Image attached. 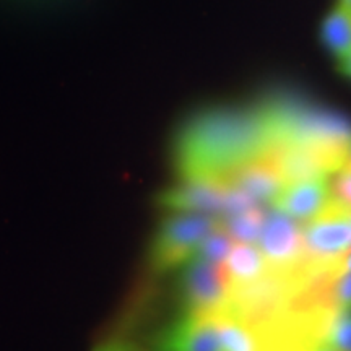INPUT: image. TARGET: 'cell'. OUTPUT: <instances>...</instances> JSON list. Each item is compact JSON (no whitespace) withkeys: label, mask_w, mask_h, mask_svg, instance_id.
<instances>
[{"label":"cell","mask_w":351,"mask_h":351,"mask_svg":"<svg viewBox=\"0 0 351 351\" xmlns=\"http://www.w3.org/2000/svg\"><path fill=\"white\" fill-rule=\"evenodd\" d=\"M306 254L315 267L327 269L351 249V207L339 199L302 226Z\"/></svg>","instance_id":"cell-5"},{"label":"cell","mask_w":351,"mask_h":351,"mask_svg":"<svg viewBox=\"0 0 351 351\" xmlns=\"http://www.w3.org/2000/svg\"><path fill=\"white\" fill-rule=\"evenodd\" d=\"M333 199L330 178H311L285 184L270 207L306 223L322 213Z\"/></svg>","instance_id":"cell-8"},{"label":"cell","mask_w":351,"mask_h":351,"mask_svg":"<svg viewBox=\"0 0 351 351\" xmlns=\"http://www.w3.org/2000/svg\"><path fill=\"white\" fill-rule=\"evenodd\" d=\"M234 244L236 241L231 238L230 232L219 225L210 232L207 238L202 241L194 257L204 258V261L213 263H225Z\"/></svg>","instance_id":"cell-13"},{"label":"cell","mask_w":351,"mask_h":351,"mask_svg":"<svg viewBox=\"0 0 351 351\" xmlns=\"http://www.w3.org/2000/svg\"><path fill=\"white\" fill-rule=\"evenodd\" d=\"M340 70L345 73V75L351 77V54L340 59Z\"/></svg>","instance_id":"cell-17"},{"label":"cell","mask_w":351,"mask_h":351,"mask_svg":"<svg viewBox=\"0 0 351 351\" xmlns=\"http://www.w3.org/2000/svg\"><path fill=\"white\" fill-rule=\"evenodd\" d=\"M271 152L267 156L258 158L252 163L244 165L243 168L234 171L223 181L221 186L244 192L258 205H270L285 186Z\"/></svg>","instance_id":"cell-9"},{"label":"cell","mask_w":351,"mask_h":351,"mask_svg":"<svg viewBox=\"0 0 351 351\" xmlns=\"http://www.w3.org/2000/svg\"><path fill=\"white\" fill-rule=\"evenodd\" d=\"M219 226V217L194 212H169L150 245V265L158 274L179 269L194 258L202 241Z\"/></svg>","instance_id":"cell-2"},{"label":"cell","mask_w":351,"mask_h":351,"mask_svg":"<svg viewBox=\"0 0 351 351\" xmlns=\"http://www.w3.org/2000/svg\"><path fill=\"white\" fill-rule=\"evenodd\" d=\"M98 351H130L127 346H122V345H104L101 346Z\"/></svg>","instance_id":"cell-18"},{"label":"cell","mask_w":351,"mask_h":351,"mask_svg":"<svg viewBox=\"0 0 351 351\" xmlns=\"http://www.w3.org/2000/svg\"><path fill=\"white\" fill-rule=\"evenodd\" d=\"M341 3H343V5H346V7H350V8H351V0H341Z\"/></svg>","instance_id":"cell-21"},{"label":"cell","mask_w":351,"mask_h":351,"mask_svg":"<svg viewBox=\"0 0 351 351\" xmlns=\"http://www.w3.org/2000/svg\"><path fill=\"white\" fill-rule=\"evenodd\" d=\"M265 215L267 212L263 210V205H256L244 212L219 217V225L230 232L236 243L256 244L261 236L263 221H265Z\"/></svg>","instance_id":"cell-12"},{"label":"cell","mask_w":351,"mask_h":351,"mask_svg":"<svg viewBox=\"0 0 351 351\" xmlns=\"http://www.w3.org/2000/svg\"><path fill=\"white\" fill-rule=\"evenodd\" d=\"M324 340L337 351H351V311L335 313L328 319Z\"/></svg>","instance_id":"cell-14"},{"label":"cell","mask_w":351,"mask_h":351,"mask_svg":"<svg viewBox=\"0 0 351 351\" xmlns=\"http://www.w3.org/2000/svg\"><path fill=\"white\" fill-rule=\"evenodd\" d=\"M322 39L339 59L351 54V8L341 3L322 25Z\"/></svg>","instance_id":"cell-11"},{"label":"cell","mask_w":351,"mask_h":351,"mask_svg":"<svg viewBox=\"0 0 351 351\" xmlns=\"http://www.w3.org/2000/svg\"><path fill=\"white\" fill-rule=\"evenodd\" d=\"M230 189L210 181H181L158 197L166 212H194L225 217L230 210Z\"/></svg>","instance_id":"cell-7"},{"label":"cell","mask_w":351,"mask_h":351,"mask_svg":"<svg viewBox=\"0 0 351 351\" xmlns=\"http://www.w3.org/2000/svg\"><path fill=\"white\" fill-rule=\"evenodd\" d=\"M330 187L335 199L351 207V171L341 169L333 174L330 179Z\"/></svg>","instance_id":"cell-15"},{"label":"cell","mask_w":351,"mask_h":351,"mask_svg":"<svg viewBox=\"0 0 351 351\" xmlns=\"http://www.w3.org/2000/svg\"><path fill=\"white\" fill-rule=\"evenodd\" d=\"M278 138L265 103L212 108L189 119L174 143L181 181H223L244 165L267 156Z\"/></svg>","instance_id":"cell-1"},{"label":"cell","mask_w":351,"mask_h":351,"mask_svg":"<svg viewBox=\"0 0 351 351\" xmlns=\"http://www.w3.org/2000/svg\"><path fill=\"white\" fill-rule=\"evenodd\" d=\"M343 169L351 171V143H350V148H348V155H346V161H345V168Z\"/></svg>","instance_id":"cell-20"},{"label":"cell","mask_w":351,"mask_h":351,"mask_svg":"<svg viewBox=\"0 0 351 351\" xmlns=\"http://www.w3.org/2000/svg\"><path fill=\"white\" fill-rule=\"evenodd\" d=\"M313 351H337V350H335V348H332V346L328 345L326 340H320L319 343L314 346Z\"/></svg>","instance_id":"cell-19"},{"label":"cell","mask_w":351,"mask_h":351,"mask_svg":"<svg viewBox=\"0 0 351 351\" xmlns=\"http://www.w3.org/2000/svg\"><path fill=\"white\" fill-rule=\"evenodd\" d=\"M153 351H219L217 314L184 311L156 333Z\"/></svg>","instance_id":"cell-6"},{"label":"cell","mask_w":351,"mask_h":351,"mask_svg":"<svg viewBox=\"0 0 351 351\" xmlns=\"http://www.w3.org/2000/svg\"><path fill=\"white\" fill-rule=\"evenodd\" d=\"M256 244L270 269L280 274L311 278L320 270L307 257L301 223L280 210L267 212Z\"/></svg>","instance_id":"cell-3"},{"label":"cell","mask_w":351,"mask_h":351,"mask_svg":"<svg viewBox=\"0 0 351 351\" xmlns=\"http://www.w3.org/2000/svg\"><path fill=\"white\" fill-rule=\"evenodd\" d=\"M332 269L335 271H351V249L348 252H345L343 256L339 257L335 261V263L332 265Z\"/></svg>","instance_id":"cell-16"},{"label":"cell","mask_w":351,"mask_h":351,"mask_svg":"<svg viewBox=\"0 0 351 351\" xmlns=\"http://www.w3.org/2000/svg\"><path fill=\"white\" fill-rule=\"evenodd\" d=\"M223 265L230 276V285L256 282L270 270L257 244L249 243H236Z\"/></svg>","instance_id":"cell-10"},{"label":"cell","mask_w":351,"mask_h":351,"mask_svg":"<svg viewBox=\"0 0 351 351\" xmlns=\"http://www.w3.org/2000/svg\"><path fill=\"white\" fill-rule=\"evenodd\" d=\"M179 269L178 293L184 311L213 314L225 309L230 296V276L223 263L194 257Z\"/></svg>","instance_id":"cell-4"}]
</instances>
